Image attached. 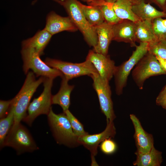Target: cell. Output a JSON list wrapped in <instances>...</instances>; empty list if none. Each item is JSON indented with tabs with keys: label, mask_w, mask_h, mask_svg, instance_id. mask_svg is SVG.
I'll return each instance as SVG.
<instances>
[{
	"label": "cell",
	"mask_w": 166,
	"mask_h": 166,
	"mask_svg": "<svg viewBox=\"0 0 166 166\" xmlns=\"http://www.w3.org/2000/svg\"><path fill=\"white\" fill-rule=\"evenodd\" d=\"M53 79L45 77L43 82L44 88L41 95L34 99L30 103L28 109V114L23 121L30 126H31L34 120L41 114H49L51 108V89Z\"/></svg>",
	"instance_id": "8"
},
{
	"label": "cell",
	"mask_w": 166,
	"mask_h": 166,
	"mask_svg": "<svg viewBox=\"0 0 166 166\" xmlns=\"http://www.w3.org/2000/svg\"><path fill=\"white\" fill-rule=\"evenodd\" d=\"M156 104L166 110V85L164 86L157 96Z\"/></svg>",
	"instance_id": "30"
},
{
	"label": "cell",
	"mask_w": 166,
	"mask_h": 166,
	"mask_svg": "<svg viewBox=\"0 0 166 166\" xmlns=\"http://www.w3.org/2000/svg\"><path fill=\"white\" fill-rule=\"evenodd\" d=\"M45 77H41L36 80L34 73L29 72L21 89L12 99V102L9 110H12L14 115V122L13 126L18 124L26 115L30 101L39 86L43 83Z\"/></svg>",
	"instance_id": "1"
},
{
	"label": "cell",
	"mask_w": 166,
	"mask_h": 166,
	"mask_svg": "<svg viewBox=\"0 0 166 166\" xmlns=\"http://www.w3.org/2000/svg\"><path fill=\"white\" fill-rule=\"evenodd\" d=\"M53 0V1L57 2V3H58V2H59V0ZM36 1H37V0H36Z\"/></svg>",
	"instance_id": "35"
},
{
	"label": "cell",
	"mask_w": 166,
	"mask_h": 166,
	"mask_svg": "<svg viewBox=\"0 0 166 166\" xmlns=\"http://www.w3.org/2000/svg\"><path fill=\"white\" fill-rule=\"evenodd\" d=\"M161 66L166 72V60L156 57Z\"/></svg>",
	"instance_id": "33"
},
{
	"label": "cell",
	"mask_w": 166,
	"mask_h": 166,
	"mask_svg": "<svg viewBox=\"0 0 166 166\" xmlns=\"http://www.w3.org/2000/svg\"><path fill=\"white\" fill-rule=\"evenodd\" d=\"M4 146L13 148L18 155L38 149L29 131L21 123L12 126L6 138Z\"/></svg>",
	"instance_id": "7"
},
{
	"label": "cell",
	"mask_w": 166,
	"mask_h": 166,
	"mask_svg": "<svg viewBox=\"0 0 166 166\" xmlns=\"http://www.w3.org/2000/svg\"><path fill=\"white\" fill-rule=\"evenodd\" d=\"M47 116L51 131L57 143L72 148L80 145L78 137L74 133L65 113L56 114L51 107Z\"/></svg>",
	"instance_id": "2"
},
{
	"label": "cell",
	"mask_w": 166,
	"mask_h": 166,
	"mask_svg": "<svg viewBox=\"0 0 166 166\" xmlns=\"http://www.w3.org/2000/svg\"><path fill=\"white\" fill-rule=\"evenodd\" d=\"M146 2L153 3L156 5L163 10L166 12V0H145Z\"/></svg>",
	"instance_id": "32"
},
{
	"label": "cell",
	"mask_w": 166,
	"mask_h": 166,
	"mask_svg": "<svg viewBox=\"0 0 166 166\" xmlns=\"http://www.w3.org/2000/svg\"><path fill=\"white\" fill-rule=\"evenodd\" d=\"M99 146L101 151L106 155L114 153L117 148L116 143L111 139V138L105 139L100 143Z\"/></svg>",
	"instance_id": "29"
},
{
	"label": "cell",
	"mask_w": 166,
	"mask_h": 166,
	"mask_svg": "<svg viewBox=\"0 0 166 166\" xmlns=\"http://www.w3.org/2000/svg\"><path fill=\"white\" fill-rule=\"evenodd\" d=\"M152 24L157 39L166 40V19L156 18L152 21Z\"/></svg>",
	"instance_id": "27"
},
{
	"label": "cell",
	"mask_w": 166,
	"mask_h": 166,
	"mask_svg": "<svg viewBox=\"0 0 166 166\" xmlns=\"http://www.w3.org/2000/svg\"><path fill=\"white\" fill-rule=\"evenodd\" d=\"M84 2H86L87 3L91 2L93 0H81Z\"/></svg>",
	"instance_id": "34"
},
{
	"label": "cell",
	"mask_w": 166,
	"mask_h": 166,
	"mask_svg": "<svg viewBox=\"0 0 166 166\" xmlns=\"http://www.w3.org/2000/svg\"><path fill=\"white\" fill-rule=\"evenodd\" d=\"M166 74L156 57L148 52L138 62L132 70L133 80L140 89H142L145 81L149 77Z\"/></svg>",
	"instance_id": "4"
},
{
	"label": "cell",
	"mask_w": 166,
	"mask_h": 166,
	"mask_svg": "<svg viewBox=\"0 0 166 166\" xmlns=\"http://www.w3.org/2000/svg\"><path fill=\"white\" fill-rule=\"evenodd\" d=\"M80 3L77 0H59L58 3L64 7L87 43L93 48L97 44V35L95 27L91 26L86 19Z\"/></svg>",
	"instance_id": "3"
},
{
	"label": "cell",
	"mask_w": 166,
	"mask_h": 166,
	"mask_svg": "<svg viewBox=\"0 0 166 166\" xmlns=\"http://www.w3.org/2000/svg\"><path fill=\"white\" fill-rule=\"evenodd\" d=\"M52 35L44 29L38 31L32 37L22 41V48L33 49L40 56L50 41Z\"/></svg>",
	"instance_id": "18"
},
{
	"label": "cell",
	"mask_w": 166,
	"mask_h": 166,
	"mask_svg": "<svg viewBox=\"0 0 166 166\" xmlns=\"http://www.w3.org/2000/svg\"><path fill=\"white\" fill-rule=\"evenodd\" d=\"M136 0H117L113 8L117 16L121 19H128L136 22L140 20L134 14L132 7Z\"/></svg>",
	"instance_id": "23"
},
{
	"label": "cell",
	"mask_w": 166,
	"mask_h": 166,
	"mask_svg": "<svg viewBox=\"0 0 166 166\" xmlns=\"http://www.w3.org/2000/svg\"><path fill=\"white\" fill-rule=\"evenodd\" d=\"M130 117L135 130L134 138L137 148L136 152L141 153L148 152L154 146L152 135L145 131L135 115L131 114Z\"/></svg>",
	"instance_id": "15"
},
{
	"label": "cell",
	"mask_w": 166,
	"mask_h": 166,
	"mask_svg": "<svg viewBox=\"0 0 166 166\" xmlns=\"http://www.w3.org/2000/svg\"><path fill=\"white\" fill-rule=\"evenodd\" d=\"M83 13L88 22L95 27L105 22L102 12L97 6L92 5L87 6L80 3Z\"/></svg>",
	"instance_id": "24"
},
{
	"label": "cell",
	"mask_w": 166,
	"mask_h": 166,
	"mask_svg": "<svg viewBox=\"0 0 166 166\" xmlns=\"http://www.w3.org/2000/svg\"><path fill=\"white\" fill-rule=\"evenodd\" d=\"M128 59L121 65L116 66L114 74L115 91L118 95H121L124 88L126 86L128 76L138 62L148 52V43L140 42L135 46Z\"/></svg>",
	"instance_id": "5"
},
{
	"label": "cell",
	"mask_w": 166,
	"mask_h": 166,
	"mask_svg": "<svg viewBox=\"0 0 166 166\" xmlns=\"http://www.w3.org/2000/svg\"><path fill=\"white\" fill-rule=\"evenodd\" d=\"M136 22L128 19H122L113 25V41L128 43L131 46L135 47L137 42Z\"/></svg>",
	"instance_id": "13"
},
{
	"label": "cell",
	"mask_w": 166,
	"mask_h": 166,
	"mask_svg": "<svg viewBox=\"0 0 166 166\" xmlns=\"http://www.w3.org/2000/svg\"><path fill=\"white\" fill-rule=\"evenodd\" d=\"M12 99L8 101L0 100V118L5 117L6 113L10 108L12 102Z\"/></svg>",
	"instance_id": "31"
},
{
	"label": "cell",
	"mask_w": 166,
	"mask_h": 166,
	"mask_svg": "<svg viewBox=\"0 0 166 166\" xmlns=\"http://www.w3.org/2000/svg\"><path fill=\"white\" fill-rule=\"evenodd\" d=\"M86 59L93 64L102 78L109 81L113 77L116 66L109 55L97 53L90 50Z\"/></svg>",
	"instance_id": "12"
},
{
	"label": "cell",
	"mask_w": 166,
	"mask_h": 166,
	"mask_svg": "<svg viewBox=\"0 0 166 166\" xmlns=\"http://www.w3.org/2000/svg\"><path fill=\"white\" fill-rule=\"evenodd\" d=\"M116 133V129L112 121L107 123L105 129L101 133L92 135L88 134L78 137V141L80 145H83L90 152L91 165H97L95 157L97 154L99 145L106 138L114 137Z\"/></svg>",
	"instance_id": "11"
},
{
	"label": "cell",
	"mask_w": 166,
	"mask_h": 166,
	"mask_svg": "<svg viewBox=\"0 0 166 166\" xmlns=\"http://www.w3.org/2000/svg\"><path fill=\"white\" fill-rule=\"evenodd\" d=\"M134 14L140 20H151L159 17H166V12L160 11L145 2V0H136L132 7Z\"/></svg>",
	"instance_id": "17"
},
{
	"label": "cell",
	"mask_w": 166,
	"mask_h": 166,
	"mask_svg": "<svg viewBox=\"0 0 166 166\" xmlns=\"http://www.w3.org/2000/svg\"><path fill=\"white\" fill-rule=\"evenodd\" d=\"M62 80L60 89L55 95L52 96V104L59 105L62 109L63 112L69 110L70 105V94L74 88L73 85L68 84L69 80L64 76L61 77Z\"/></svg>",
	"instance_id": "19"
},
{
	"label": "cell",
	"mask_w": 166,
	"mask_h": 166,
	"mask_svg": "<svg viewBox=\"0 0 166 166\" xmlns=\"http://www.w3.org/2000/svg\"><path fill=\"white\" fill-rule=\"evenodd\" d=\"M44 62L50 67L60 71L69 80L81 76H90L93 74L98 73L93 64L86 59L81 63H73L47 58Z\"/></svg>",
	"instance_id": "9"
},
{
	"label": "cell",
	"mask_w": 166,
	"mask_h": 166,
	"mask_svg": "<svg viewBox=\"0 0 166 166\" xmlns=\"http://www.w3.org/2000/svg\"><path fill=\"white\" fill-rule=\"evenodd\" d=\"M21 54L23 61V69L27 74L31 69L38 77L41 76L53 79L57 77H62L63 75L59 70L52 68L42 61L40 56L33 49L22 48Z\"/></svg>",
	"instance_id": "6"
},
{
	"label": "cell",
	"mask_w": 166,
	"mask_h": 166,
	"mask_svg": "<svg viewBox=\"0 0 166 166\" xmlns=\"http://www.w3.org/2000/svg\"><path fill=\"white\" fill-rule=\"evenodd\" d=\"M136 159L133 163L134 166H160L163 159L162 152L153 146L148 152L141 153L136 152Z\"/></svg>",
	"instance_id": "20"
},
{
	"label": "cell",
	"mask_w": 166,
	"mask_h": 166,
	"mask_svg": "<svg viewBox=\"0 0 166 166\" xmlns=\"http://www.w3.org/2000/svg\"><path fill=\"white\" fill-rule=\"evenodd\" d=\"M90 77L93 80V86L97 95L100 109L106 117L107 123L113 121L116 116L113 110L109 81L101 77L98 73Z\"/></svg>",
	"instance_id": "10"
},
{
	"label": "cell",
	"mask_w": 166,
	"mask_h": 166,
	"mask_svg": "<svg viewBox=\"0 0 166 166\" xmlns=\"http://www.w3.org/2000/svg\"><path fill=\"white\" fill-rule=\"evenodd\" d=\"M117 0H93L88 5L96 6L101 10L105 19L107 23L114 25L121 21L113 8L114 3Z\"/></svg>",
	"instance_id": "22"
},
{
	"label": "cell",
	"mask_w": 166,
	"mask_h": 166,
	"mask_svg": "<svg viewBox=\"0 0 166 166\" xmlns=\"http://www.w3.org/2000/svg\"><path fill=\"white\" fill-rule=\"evenodd\" d=\"M148 51L156 57L166 60V40L157 39L148 43Z\"/></svg>",
	"instance_id": "26"
},
{
	"label": "cell",
	"mask_w": 166,
	"mask_h": 166,
	"mask_svg": "<svg viewBox=\"0 0 166 166\" xmlns=\"http://www.w3.org/2000/svg\"><path fill=\"white\" fill-rule=\"evenodd\" d=\"M14 122V115L11 110L7 116L0 120V146L1 149L4 147L6 138L11 129Z\"/></svg>",
	"instance_id": "25"
},
{
	"label": "cell",
	"mask_w": 166,
	"mask_h": 166,
	"mask_svg": "<svg viewBox=\"0 0 166 166\" xmlns=\"http://www.w3.org/2000/svg\"><path fill=\"white\" fill-rule=\"evenodd\" d=\"M64 113L66 114L70 122L74 133L77 136L79 137L88 134L85 130L83 125L69 110Z\"/></svg>",
	"instance_id": "28"
},
{
	"label": "cell",
	"mask_w": 166,
	"mask_h": 166,
	"mask_svg": "<svg viewBox=\"0 0 166 166\" xmlns=\"http://www.w3.org/2000/svg\"><path fill=\"white\" fill-rule=\"evenodd\" d=\"M136 23L137 42L150 43L157 40L153 29L152 20H140Z\"/></svg>",
	"instance_id": "21"
},
{
	"label": "cell",
	"mask_w": 166,
	"mask_h": 166,
	"mask_svg": "<svg viewBox=\"0 0 166 166\" xmlns=\"http://www.w3.org/2000/svg\"><path fill=\"white\" fill-rule=\"evenodd\" d=\"M98 41L93 50L97 53L108 55L109 46L113 38V25L105 21L94 27Z\"/></svg>",
	"instance_id": "16"
},
{
	"label": "cell",
	"mask_w": 166,
	"mask_h": 166,
	"mask_svg": "<svg viewBox=\"0 0 166 166\" xmlns=\"http://www.w3.org/2000/svg\"><path fill=\"white\" fill-rule=\"evenodd\" d=\"M44 29L52 35L63 31L73 32L78 30L69 16L63 17L53 11L47 15Z\"/></svg>",
	"instance_id": "14"
}]
</instances>
